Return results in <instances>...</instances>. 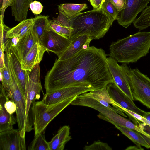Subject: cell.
<instances>
[{
    "label": "cell",
    "mask_w": 150,
    "mask_h": 150,
    "mask_svg": "<svg viewBox=\"0 0 150 150\" xmlns=\"http://www.w3.org/2000/svg\"><path fill=\"white\" fill-rule=\"evenodd\" d=\"M13 2V0H2V4L0 8L1 12L0 16L4 17L6 9L8 6L11 7Z\"/></svg>",
    "instance_id": "38"
},
{
    "label": "cell",
    "mask_w": 150,
    "mask_h": 150,
    "mask_svg": "<svg viewBox=\"0 0 150 150\" xmlns=\"http://www.w3.org/2000/svg\"><path fill=\"white\" fill-rule=\"evenodd\" d=\"M34 23L33 18L22 20L16 26L10 28L7 32L6 38H8L16 37L22 38L33 28Z\"/></svg>",
    "instance_id": "24"
},
{
    "label": "cell",
    "mask_w": 150,
    "mask_h": 150,
    "mask_svg": "<svg viewBox=\"0 0 150 150\" xmlns=\"http://www.w3.org/2000/svg\"><path fill=\"white\" fill-rule=\"evenodd\" d=\"M69 38L52 30H46L39 42L46 49L56 54L59 57L71 43Z\"/></svg>",
    "instance_id": "10"
},
{
    "label": "cell",
    "mask_w": 150,
    "mask_h": 150,
    "mask_svg": "<svg viewBox=\"0 0 150 150\" xmlns=\"http://www.w3.org/2000/svg\"><path fill=\"white\" fill-rule=\"evenodd\" d=\"M101 8L115 20H117L120 12L117 10L110 0H105Z\"/></svg>",
    "instance_id": "32"
},
{
    "label": "cell",
    "mask_w": 150,
    "mask_h": 150,
    "mask_svg": "<svg viewBox=\"0 0 150 150\" xmlns=\"http://www.w3.org/2000/svg\"><path fill=\"white\" fill-rule=\"evenodd\" d=\"M5 55L8 58L17 77L19 86L24 95L26 81L27 71L23 70L14 48L10 47L5 50Z\"/></svg>",
    "instance_id": "15"
},
{
    "label": "cell",
    "mask_w": 150,
    "mask_h": 150,
    "mask_svg": "<svg viewBox=\"0 0 150 150\" xmlns=\"http://www.w3.org/2000/svg\"><path fill=\"white\" fill-rule=\"evenodd\" d=\"M94 109L100 112L97 115L100 119L109 122L115 126L118 125L135 130L145 135L149 136L142 132L138 126L129 120L121 116L116 112L107 107L103 105Z\"/></svg>",
    "instance_id": "14"
},
{
    "label": "cell",
    "mask_w": 150,
    "mask_h": 150,
    "mask_svg": "<svg viewBox=\"0 0 150 150\" xmlns=\"http://www.w3.org/2000/svg\"><path fill=\"white\" fill-rule=\"evenodd\" d=\"M4 107L7 112L11 114L16 112V107L15 103L11 100L8 99L5 102Z\"/></svg>",
    "instance_id": "36"
},
{
    "label": "cell",
    "mask_w": 150,
    "mask_h": 150,
    "mask_svg": "<svg viewBox=\"0 0 150 150\" xmlns=\"http://www.w3.org/2000/svg\"><path fill=\"white\" fill-rule=\"evenodd\" d=\"M110 0L117 10L120 12L125 7L126 0Z\"/></svg>",
    "instance_id": "37"
},
{
    "label": "cell",
    "mask_w": 150,
    "mask_h": 150,
    "mask_svg": "<svg viewBox=\"0 0 150 150\" xmlns=\"http://www.w3.org/2000/svg\"><path fill=\"white\" fill-rule=\"evenodd\" d=\"M0 71L1 84L10 98L12 92L13 85L10 74L6 64L2 69H0Z\"/></svg>",
    "instance_id": "29"
},
{
    "label": "cell",
    "mask_w": 150,
    "mask_h": 150,
    "mask_svg": "<svg viewBox=\"0 0 150 150\" xmlns=\"http://www.w3.org/2000/svg\"><path fill=\"white\" fill-rule=\"evenodd\" d=\"M10 99L6 91L0 85V132L13 128L16 123V119L13 114L9 113L5 109L4 104Z\"/></svg>",
    "instance_id": "17"
},
{
    "label": "cell",
    "mask_w": 150,
    "mask_h": 150,
    "mask_svg": "<svg viewBox=\"0 0 150 150\" xmlns=\"http://www.w3.org/2000/svg\"><path fill=\"white\" fill-rule=\"evenodd\" d=\"M49 17L48 16L36 15L33 18L34 23L33 30L39 42L46 30Z\"/></svg>",
    "instance_id": "26"
},
{
    "label": "cell",
    "mask_w": 150,
    "mask_h": 150,
    "mask_svg": "<svg viewBox=\"0 0 150 150\" xmlns=\"http://www.w3.org/2000/svg\"><path fill=\"white\" fill-rule=\"evenodd\" d=\"M29 8L34 14L38 15L42 12L43 6L40 2L35 0L30 4Z\"/></svg>",
    "instance_id": "34"
},
{
    "label": "cell",
    "mask_w": 150,
    "mask_h": 150,
    "mask_svg": "<svg viewBox=\"0 0 150 150\" xmlns=\"http://www.w3.org/2000/svg\"><path fill=\"white\" fill-rule=\"evenodd\" d=\"M138 127L142 132L150 136V125L144 123H139Z\"/></svg>",
    "instance_id": "40"
},
{
    "label": "cell",
    "mask_w": 150,
    "mask_h": 150,
    "mask_svg": "<svg viewBox=\"0 0 150 150\" xmlns=\"http://www.w3.org/2000/svg\"><path fill=\"white\" fill-rule=\"evenodd\" d=\"M46 49L39 42H37L21 61V69L31 71L42 60Z\"/></svg>",
    "instance_id": "16"
},
{
    "label": "cell",
    "mask_w": 150,
    "mask_h": 150,
    "mask_svg": "<svg viewBox=\"0 0 150 150\" xmlns=\"http://www.w3.org/2000/svg\"><path fill=\"white\" fill-rule=\"evenodd\" d=\"M144 149L141 147V146H130L127 147L126 149V150H144Z\"/></svg>",
    "instance_id": "42"
},
{
    "label": "cell",
    "mask_w": 150,
    "mask_h": 150,
    "mask_svg": "<svg viewBox=\"0 0 150 150\" xmlns=\"http://www.w3.org/2000/svg\"><path fill=\"white\" fill-rule=\"evenodd\" d=\"M37 42L39 41L33 30V28L20 38L17 44L13 47L20 62Z\"/></svg>",
    "instance_id": "18"
},
{
    "label": "cell",
    "mask_w": 150,
    "mask_h": 150,
    "mask_svg": "<svg viewBox=\"0 0 150 150\" xmlns=\"http://www.w3.org/2000/svg\"><path fill=\"white\" fill-rule=\"evenodd\" d=\"M150 32L140 31L133 35L113 42L108 55L117 62L124 64L136 62L149 52Z\"/></svg>",
    "instance_id": "3"
},
{
    "label": "cell",
    "mask_w": 150,
    "mask_h": 150,
    "mask_svg": "<svg viewBox=\"0 0 150 150\" xmlns=\"http://www.w3.org/2000/svg\"><path fill=\"white\" fill-rule=\"evenodd\" d=\"M0 16V47L5 51L7 47L9 39L6 38V34L10 28L4 24V17Z\"/></svg>",
    "instance_id": "31"
},
{
    "label": "cell",
    "mask_w": 150,
    "mask_h": 150,
    "mask_svg": "<svg viewBox=\"0 0 150 150\" xmlns=\"http://www.w3.org/2000/svg\"><path fill=\"white\" fill-rule=\"evenodd\" d=\"M86 93L105 107L114 110L124 117H127L122 111L115 107V102L110 96L106 87L92 90L86 92Z\"/></svg>",
    "instance_id": "20"
},
{
    "label": "cell",
    "mask_w": 150,
    "mask_h": 150,
    "mask_svg": "<svg viewBox=\"0 0 150 150\" xmlns=\"http://www.w3.org/2000/svg\"><path fill=\"white\" fill-rule=\"evenodd\" d=\"M59 14L57 18H54L55 19L64 26L70 29L69 23L70 18L62 11H59Z\"/></svg>",
    "instance_id": "35"
},
{
    "label": "cell",
    "mask_w": 150,
    "mask_h": 150,
    "mask_svg": "<svg viewBox=\"0 0 150 150\" xmlns=\"http://www.w3.org/2000/svg\"><path fill=\"white\" fill-rule=\"evenodd\" d=\"M4 51L0 48V69H2L5 66V54H4Z\"/></svg>",
    "instance_id": "41"
},
{
    "label": "cell",
    "mask_w": 150,
    "mask_h": 150,
    "mask_svg": "<svg viewBox=\"0 0 150 150\" xmlns=\"http://www.w3.org/2000/svg\"><path fill=\"white\" fill-rule=\"evenodd\" d=\"M107 63L110 72L118 87L131 100L133 98L129 85L128 75L130 68L127 64L119 65L112 57H107Z\"/></svg>",
    "instance_id": "9"
},
{
    "label": "cell",
    "mask_w": 150,
    "mask_h": 150,
    "mask_svg": "<svg viewBox=\"0 0 150 150\" xmlns=\"http://www.w3.org/2000/svg\"><path fill=\"white\" fill-rule=\"evenodd\" d=\"M45 130L34 135L33 139L28 146V150H50L48 142L44 135Z\"/></svg>",
    "instance_id": "27"
},
{
    "label": "cell",
    "mask_w": 150,
    "mask_h": 150,
    "mask_svg": "<svg viewBox=\"0 0 150 150\" xmlns=\"http://www.w3.org/2000/svg\"><path fill=\"white\" fill-rule=\"evenodd\" d=\"M39 64H37L31 71H27L24 95L26 114L29 121L33 125L31 107L33 102L39 98L40 92L42 91L40 79Z\"/></svg>",
    "instance_id": "7"
},
{
    "label": "cell",
    "mask_w": 150,
    "mask_h": 150,
    "mask_svg": "<svg viewBox=\"0 0 150 150\" xmlns=\"http://www.w3.org/2000/svg\"><path fill=\"white\" fill-rule=\"evenodd\" d=\"M117 103H116V107H117L116 106V105ZM139 123V121H138V122L137 124H136V125H136V126H138V124H139L138 123Z\"/></svg>",
    "instance_id": "44"
},
{
    "label": "cell",
    "mask_w": 150,
    "mask_h": 150,
    "mask_svg": "<svg viewBox=\"0 0 150 150\" xmlns=\"http://www.w3.org/2000/svg\"><path fill=\"white\" fill-rule=\"evenodd\" d=\"M143 117L150 121V112H146Z\"/></svg>",
    "instance_id": "43"
},
{
    "label": "cell",
    "mask_w": 150,
    "mask_h": 150,
    "mask_svg": "<svg viewBox=\"0 0 150 150\" xmlns=\"http://www.w3.org/2000/svg\"><path fill=\"white\" fill-rule=\"evenodd\" d=\"M128 78L133 101L150 109V79L136 68L129 69Z\"/></svg>",
    "instance_id": "6"
},
{
    "label": "cell",
    "mask_w": 150,
    "mask_h": 150,
    "mask_svg": "<svg viewBox=\"0 0 150 150\" xmlns=\"http://www.w3.org/2000/svg\"><path fill=\"white\" fill-rule=\"evenodd\" d=\"M25 137L18 129L13 128L0 132V150H25Z\"/></svg>",
    "instance_id": "12"
},
{
    "label": "cell",
    "mask_w": 150,
    "mask_h": 150,
    "mask_svg": "<svg viewBox=\"0 0 150 150\" xmlns=\"http://www.w3.org/2000/svg\"><path fill=\"white\" fill-rule=\"evenodd\" d=\"M107 56L102 49L92 46L82 49L70 58L56 59L45 76L46 93L82 83L90 85L94 90L106 87L114 81Z\"/></svg>",
    "instance_id": "1"
},
{
    "label": "cell",
    "mask_w": 150,
    "mask_h": 150,
    "mask_svg": "<svg viewBox=\"0 0 150 150\" xmlns=\"http://www.w3.org/2000/svg\"><path fill=\"white\" fill-rule=\"evenodd\" d=\"M46 30H52L57 33L70 39V29L66 27L54 19H49Z\"/></svg>",
    "instance_id": "30"
},
{
    "label": "cell",
    "mask_w": 150,
    "mask_h": 150,
    "mask_svg": "<svg viewBox=\"0 0 150 150\" xmlns=\"http://www.w3.org/2000/svg\"><path fill=\"white\" fill-rule=\"evenodd\" d=\"M92 40L86 35L80 36L71 41L67 49L58 57L60 60L67 59L74 56L83 48L89 46Z\"/></svg>",
    "instance_id": "19"
},
{
    "label": "cell",
    "mask_w": 150,
    "mask_h": 150,
    "mask_svg": "<svg viewBox=\"0 0 150 150\" xmlns=\"http://www.w3.org/2000/svg\"><path fill=\"white\" fill-rule=\"evenodd\" d=\"M86 4H76L65 3L58 5L59 11L62 12L69 18L81 12L88 8Z\"/></svg>",
    "instance_id": "25"
},
{
    "label": "cell",
    "mask_w": 150,
    "mask_h": 150,
    "mask_svg": "<svg viewBox=\"0 0 150 150\" xmlns=\"http://www.w3.org/2000/svg\"><path fill=\"white\" fill-rule=\"evenodd\" d=\"M93 6L94 9L99 10L101 8L102 5L105 0H88Z\"/></svg>",
    "instance_id": "39"
},
{
    "label": "cell",
    "mask_w": 150,
    "mask_h": 150,
    "mask_svg": "<svg viewBox=\"0 0 150 150\" xmlns=\"http://www.w3.org/2000/svg\"><path fill=\"white\" fill-rule=\"evenodd\" d=\"M134 26L139 31L150 26V6H148L142 12L139 17L133 23Z\"/></svg>",
    "instance_id": "28"
},
{
    "label": "cell",
    "mask_w": 150,
    "mask_h": 150,
    "mask_svg": "<svg viewBox=\"0 0 150 150\" xmlns=\"http://www.w3.org/2000/svg\"><path fill=\"white\" fill-rule=\"evenodd\" d=\"M76 97L52 105L46 104L42 101H34L31 110L34 135L45 131L51 121L70 104Z\"/></svg>",
    "instance_id": "4"
},
{
    "label": "cell",
    "mask_w": 150,
    "mask_h": 150,
    "mask_svg": "<svg viewBox=\"0 0 150 150\" xmlns=\"http://www.w3.org/2000/svg\"><path fill=\"white\" fill-rule=\"evenodd\" d=\"M7 67L11 78L13 90L10 98L16 104V121L21 135L25 137V133L33 129V125L29 121L26 114V103L24 95L21 91L17 77L9 62L7 63Z\"/></svg>",
    "instance_id": "5"
},
{
    "label": "cell",
    "mask_w": 150,
    "mask_h": 150,
    "mask_svg": "<svg viewBox=\"0 0 150 150\" xmlns=\"http://www.w3.org/2000/svg\"><path fill=\"white\" fill-rule=\"evenodd\" d=\"M115 126L136 145L142 146L147 148H150V137L135 130L118 125H115Z\"/></svg>",
    "instance_id": "22"
},
{
    "label": "cell",
    "mask_w": 150,
    "mask_h": 150,
    "mask_svg": "<svg viewBox=\"0 0 150 150\" xmlns=\"http://www.w3.org/2000/svg\"><path fill=\"white\" fill-rule=\"evenodd\" d=\"M85 150H112V149L107 143L100 140L95 141L92 144L86 145L84 147Z\"/></svg>",
    "instance_id": "33"
},
{
    "label": "cell",
    "mask_w": 150,
    "mask_h": 150,
    "mask_svg": "<svg viewBox=\"0 0 150 150\" xmlns=\"http://www.w3.org/2000/svg\"><path fill=\"white\" fill-rule=\"evenodd\" d=\"M115 20L101 8L81 12L69 19L71 41L83 35L92 40L103 38Z\"/></svg>",
    "instance_id": "2"
},
{
    "label": "cell",
    "mask_w": 150,
    "mask_h": 150,
    "mask_svg": "<svg viewBox=\"0 0 150 150\" xmlns=\"http://www.w3.org/2000/svg\"><path fill=\"white\" fill-rule=\"evenodd\" d=\"M92 90V86L87 83L76 85L46 93L42 101L47 105L55 104Z\"/></svg>",
    "instance_id": "8"
},
{
    "label": "cell",
    "mask_w": 150,
    "mask_h": 150,
    "mask_svg": "<svg viewBox=\"0 0 150 150\" xmlns=\"http://www.w3.org/2000/svg\"><path fill=\"white\" fill-rule=\"evenodd\" d=\"M150 0H126L125 8L119 13L117 22L127 28L136 18L137 15L148 7Z\"/></svg>",
    "instance_id": "11"
},
{
    "label": "cell",
    "mask_w": 150,
    "mask_h": 150,
    "mask_svg": "<svg viewBox=\"0 0 150 150\" xmlns=\"http://www.w3.org/2000/svg\"><path fill=\"white\" fill-rule=\"evenodd\" d=\"M70 127L64 125L48 142L50 150H63L66 144L72 139L70 135Z\"/></svg>",
    "instance_id": "21"
},
{
    "label": "cell",
    "mask_w": 150,
    "mask_h": 150,
    "mask_svg": "<svg viewBox=\"0 0 150 150\" xmlns=\"http://www.w3.org/2000/svg\"><path fill=\"white\" fill-rule=\"evenodd\" d=\"M106 88L112 99L122 107L142 116L146 113L136 105L133 100L118 87L114 81L109 83Z\"/></svg>",
    "instance_id": "13"
},
{
    "label": "cell",
    "mask_w": 150,
    "mask_h": 150,
    "mask_svg": "<svg viewBox=\"0 0 150 150\" xmlns=\"http://www.w3.org/2000/svg\"><path fill=\"white\" fill-rule=\"evenodd\" d=\"M33 0H13L11 13L16 21L20 22L26 19L30 4Z\"/></svg>",
    "instance_id": "23"
}]
</instances>
